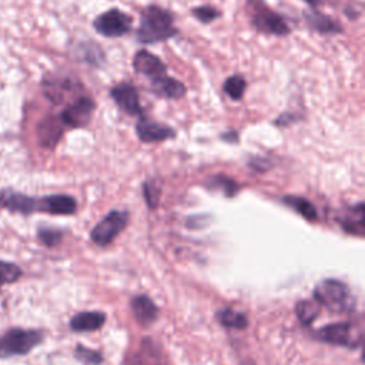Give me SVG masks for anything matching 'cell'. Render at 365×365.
I'll use <instances>...</instances> for the list:
<instances>
[{"instance_id":"cell-8","label":"cell","mask_w":365,"mask_h":365,"mask_svg":"<svg viewBox=\"0 0 365 365\" xmlns=\"http://www.w3.org/2000/svg\"><path fill=\"white\" fill-rule=\"evenodd\" d=\"M96 110V101L88 96H80L70 103L60 114V120L64 125L71 128L86 127Z\"/></svg>"},{"instance_id":"cell-25","label":"cell","mask_w":365,"mask_h":365,"mask_svg":"<svg viewBox=\"0 0 365 365\" xmlns=\"http://www.w3.org/2000/svg\"><path fill=\"white\" fill-rule=\"evenodd\" d=\"M4 205H7L11 210H17V211H23V212H30L34 208V201L31 198L23 197L20 194H11V195H4L3 198Z\"/></svg>"},{"instance_id":"cell-15","label":"cell","mask_w":365,"mask_h":365,"mask_svg":"<svg viewBox=\"0 0 365 365\" xmlns=\"http://www.w3.org/2000/svg\"><path fill=\"white\" fill-rule=\"evenodd\" d=\"M131 309L134 314L135 321L143 325H151L157 318H158V308L153 302V299L144 294L135 295L131 299Z\"/></svg>"},{"instance_id":"cell-33","label":"cell","mask_w":365,"mask_h":365,"mask_svg":"<svg viewBox=\"0 0 365 365\" xmlns=\"http://www.w3.org/2000/svg\"><path fill=\"white\" fill-rule=\"evenodd\" d=\"M242 365H254V364H252V362H244Z\"/></svg>"},{"instance_id":"cell-24","label":"cell","mask_w":365,"mask_h":365,"mask_svg":"<svg viewBox=\"0 0 365 365\" xmlns=\"http://www.w3.org/2000/svg\"><path fill=\"white\" fill-rule=\"evenodd\" d=\"M86 50L84 54H80L81 60L90 66H101V63L104 61V51L100 48V46L97 43H87V44H81Z\"/></svg>"},{"instance_id":"cell-22","label":"cell","mask_w":365,"mask_h":365,"mask_svg":"<svg viewBox=\"0 0 365 365\" xmlns=\"http://www.w3.org/2000/svg\"><path fill=\"white\" fill-rule=\"evenodd\" d=\"M222 90L225 96H228L234 101H240L244 97L247 90V81L241 74H232L225 78L222 84Z\"/></svg>"},{"instance_id":"cell-29","label":"cell","mask_w":365,"mask_h":365,"mask_svg":"<svg viewBox=\"0 0 365 365\" xmlns=\"http://www.w3.org/2000/svg\"><path fill=\"white\" fill-rule=\"evenodd\" d=\"M160 188L154 181H145L144 184V198L148 207L155 208L160 200Z\"/></svg>"},{"instance_id":"cell-23","label":"cell","mask_w":365,"mask_h":365,"mask_svg":"<svg viewBox=\"0 0 365 365\" xmlns=\"http://www.w3.org/2000/svg\"><path fill=\"white\" fill-rule=\"evenodd\" d=\"M295 314L298 317V319L305 324L309 325L319 314V304L317 301H311V299H302L299 302H297L295 305Z\"/></svg>"},{"instance_id":"cell-14","label":"cell","mask_w":365,"mask_h":365,"mask_svg":"<svg viewBox=\"0 0 365 365\" xmlns=\"http://www.w3.org/2000/svg\"><path fill=\"white\" fill-rule=\"evenodd\" d=\"M127 365H165L161 349L151 341L144 339L138 349L127 359Z\"/></svg>"},{"instance_id":"cell-26","label":"cell","mask_w":365,"mask_h":365,"mask_svg":"<svg viewBox=\"0 0 365 365\" xmlns=\"http://www.w3.org/2000/svg\"><path fill=\"white\" fill-rule=\"evenodd\" d=\"M191 14L198 20L201 21L202 24H210L211 21H214L215 19H218L221 16L220 10H217L215 7L212 6H198V7H194L191 9Z\"/></svg>"},{"instance_id":"cell-12","label":"cell","mask_w":365,"mask_h":365,"mask_svg":"<svg viewBox=\"0 0 365 365\" xmlns=\"http://www.w3.org/2000/svg\"><path fill=\"white\" fill-rule=\"evenodd\" d=\"M304 19L307 26L322 36H334V34H341L344 33V27L336 21L334 17L318 11V10H309L304 13Z\"/></svg>"},{"instance_id":"cell-7","label":"cell","mask_w":365,"mask_h":365,"mask_svg":"<svg viewBox=\"0 0 365 365\" xmlns=\"http://www.w3.org/2000/svg\"><path fill=\"white\" fill-rule=\"evenodd\" d=\"M128 224V212L113 210L100 220L90 232L91 240L98 245H108Z\"/></svg>"},{"instance_id":"cell-31","label":"cell","mask_w":365,"mask_h":365,"mask_svg":"<svg viewBox=\"0 0 365 365\" xmlns=\"http://www.w3.org/2000/svg\"><path fill=\"white\" fill-rule=\"evenodd\" d=\"M291 121H295V115L291 114V113H282V114L275 120V124L284 127V125H288Z\"/></svg>"},{"instance_id":"cell-11","label":"cell","mask_w":365,"mask_h":365,"mask_svg":"<svg viewBox=\"0 0 365 365\" xmlns=\"http://www.w3.org/2000/svg\"><path fill=\"white\" fill-rule=\"evenodd\" d=\"M135 133L143 143L165 141L175 135V131L171 127H168L163 123L147 120V118H140L137 121Z\"/></svg>"},{"instance_id":"cell-6","label":"cell","mask_w":365,"mask_h":365,"mask_svg":"<svg viewBox=\"0 0 365 365\" xmlns=\"http://www.w3.org/2000/svg\"><path fill=\"white\" fill-rule=\"evenodd\" d=\"M41 341V334L34 329H20L13 328L4 332L0 338V354L9 355H23L30 352Z\"/></svg>"},{"instance_id":"cell-9","label":"cell","mask_w":365,"mask_h":365,"mask_svg":"<svg viewBox=\"0 0 365 365\" xmlns=\"http://www.w3.org/2000/svg\"><path fill=\"white\" fill-rule=\"evenodd\" d=\"M110 97L121 111L128 115H143V107L137 88L127 81H121L111 87Z\"/></svg>"},{"instance_id":"cell-10","label":"cell","mask_w":365,"mask_h":365,"mask_svg":"<svg viewBox=\"0 0 365 365\" xmlns=\"http://www.w3.org/2000/svg\"><path fill=\"white\" fill-rule=\"evenodd\" d=\"M133 68L137 74L147 77L150 81L167 74V67L164 61L145 48H141L134 54Z\"/></svg>"},{"instance_id":"cell-32","label":"cell","mask_w":365,"mask_h":365,"mask_svg":"<svg viewBox=\"0 0 365 365\" xmlns=\"http://www.w3.org/2000/svg\"><path fill=\"white\" fill-rule=\"evenodd\" d=\"M307 4H309V6H312V7H317V6H319L321 4V1L322 0H304Z\"/></svg>"},{"instance_id":"cell-4","label":"cell","mask_w":365,"mask_h":365,"mask_svg":"<svg viewBox=\"0 0 365 365\" xmlns=\"http://www.w3.org/2000/svg\"><path fill=\"white\" fill-rule=\"evenodd\" d=\"M133 26V19L130 14L124 13L118 7H111L107 11L98 14L94 21V30L107 38L123 37L130 33Z\"/></svg>"},{"instance_id":"cell-21","label":"cell","mask_w":365,"mask_h":365,"mask_svg":"<svg viewBox=\"0 0 365 365\" xmlns=\"http://www.w3.org/2000/svg\"><path fill=\"white\" fill-rule=\"evenodd\" d=\"M284 202L291 207L295 212H298L301 217H304L305 220L309 221H315L318 218L317 210L312 205V202H309L308 200L302 198V197H297V195H288L284 198Z\"/></svg>"},{"instance_id":"cell-3","label":"cell","mask_w":365,"mask_h":365,"mask_svg":"<svg viewBox=\"0 0 365 365\" xmlns=\"http://www.w3.org/2000/svg\"><path fill=\"white\" fill-rule=\"evenodd\" d=\"M314 298L334 312H349L355 307V298L351 295L346 284L338 279L327 278L315 285Z\"/></svg>"},{"instance_id":"cell-17","label":"cell","mask_w":365,"mask_h":365,"mask_svg":"<svg viewBox=\"0 0 365 365\" xmlns=\"http://www.w3.org/2000/svg\"><path fill=\"white\" fill-rule=\"evenodd\" d=\"M106 322V314L100 311H83L70 319V327L77 332H88L100 329Z\"/></svg>"},{"instance_id":"cell-28","label":"cell","mask_w":365,"mask_h":365,"mask_svg":"<svg viewBox=\"0 0 365 365\" xmlns=\"http://www.w3.org/2000/svg\"><path fill=\"white\" fill-rule=\"evenodd\" d=\"M76 358L87 365H100L103 362V356L98 351L88 349L83 345H77L76 348Z\"/></svg>"},{"instance_id":"cell-18","label":"cell","mask_w":365,"mask_h":365,"mask_svg":"<svg viewBox=\"0 0 365 365\" xmlns=\"http://www.w3.org/2000/svg\"><path fill=\"white\" fill-rule=\"evenodd\" d=\"M43 211H47L50 214H57V215H68L73 214L77 208L76 200L70 195L64 194H56V195H48L41 200L40 204Z\"/></svg>"},{"instance_id":"cell-5","label":"cell","mask_w":365,"mask_h":365,"mask_svg":"<svg viewBox=\"0 0 365 365\" xmlns=\"http://www.w3.org/2000/svg\"><path fill=\"white\" fill-rule=\"evenodd\" d=\"M315 338L325 344L355 348L362 342V332L352 322H338L318 329Z\"/></svg>"},{"instance_id":"cell-20","label":"cell","mask_w":365,"mask_h":365,"mask_svg":"<svg viewBox=\"0 0 365 365\" xmlns=\"http://www.w3.org/2000/svg\"><path fill=\"white\" fill-rule=\"evenodd\" d=\"M217 319L218 322L231 329H245L248 327V318L232 308H222L217 312Z\"/></svg>"},{"instance_id":"cell-16","label":"cell","mask_w":365,"mask_h":365,"mask_svg":"<svg viewBox=\"0 0 365 365\" xmlns=\"http://www.w3.org/2000/svg\"><path fill=\"white\" fill-rule=\"evenodd\" d=\"M63 123L60 120V117H53V115H48L46 118H43L37 127V134H38V140H40V144L44 145V147H54L61 134H63Z\"/></svg>"},{"instance_id":"cell-19","label":"cell","mask_w":365,"mask_h":365,"mask_svg":"<svg viewBox=\"0 0 365 365\" xmlns=\"http://www.w3.org/2000/svg\"><path fill=\"white\" fill-rule=\"evenodd\" d=\"M364 214H365L364 204L359 202L358 205L348 210V214L339 220L341 225L344 227L345 231L362 237L364 231H365V215Z\"/></svg>"},{"instance_id":"cell-1","label":"cell","mask_w":365,"mask_h":365,"mask_svg":"<svg viewBox=\"0 0 365 365\" xmlns=\"http://www.w3.org/2000/svg\"><path fill=\"white\" fill-rule=\"evenodd\" d=\"M178 29L174 26L171 11L157 4H148L140 13V23L135 31V38L141 44H154L167 41L175 37Z\"/></svg>"},{"instance_id":"cell-27","label":"cell","mask_w":365,"mask_h":365,"mask_svg":"<svg viewBox=\"0 0 365 365\" xmlns=\"http://www.w3.org/2000/svg\"><path fill=\"white\" fill-rule=\"evenodd\" d=\"M21 275L20 268L16 264L0 261V285L3 284H11L17 281Z\"/></svg>"},{"instance_id":"cell-13","label":"cell","mask_w":365,"mask_h":365,"mask_svg":"<svg viewBox=\"0 0 365 365\" xmlns=\"http://www.w3.org/2000/svg\"><path fill=\"white\" fill-rule=\"evenodd\" d=\"M151 91L161 98L180 100L185 96L187 87L180 80L164 74L155 80H151Z\"/></svg>"},{"instance_id":"cell-30","label":"cell","mask_w":365,"mask_h":365,"mask_svg":"<svg viewBox=\"0 0 365 365\" xmlns=\"http://www.w3.org/2000/svg\"><path fill=\"white\" fill-rule=\"evenodd\" d=\"M61 234L56 230H40V238L46 245H56L60 241Z\"/></svg>"},{"instance_id":"cell-2","label":"cell","mask_w":365,"mask_h":365,"mask_svg":"<svg viewBox=\"0 0 365 365\" xmlns=\"http://www.w3.org/2000/svg\"><path fill=\"white\" fill-rule=\"evenodd\" d=\"M247 10L250 14V23L258 33L277 37L289 34L291 29L287 20L272 10L265 0H247Z\"/></svg>"}]
</instances>
